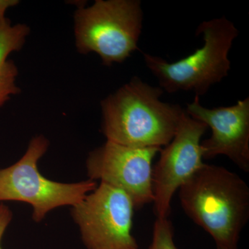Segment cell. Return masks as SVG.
Here are the masks:
<instances>
[{"mask_svg":"<svg viewBox=\"0 0 249 249\" xmlns=\"http://www.w3.org/2000/svg\"><path fill=\"white\" fill-rule=\"evenodd\" d=\"M163 90L134 76L101 102V131L109 142L132 147L168 145L185 110L160 101Z\"/></svg>","mask_w":249,"mask_h":249,"instance_id":"cell-1","label":"cell"},{"mask_svg":"<svg viewBox=\"0 0 249 249\" xmlns=\"http://www.w3.org/2000/svg\"><path fill=\"white\" fill-rule=\"evenodd\" d=\"M188 116L211 129L209 139L201 142L203 159L224 155L241 170L249 171V98L230 107L207 108L199 97L188 104Z\"/></svg>","mask_w":249,"mask_h":249,"instance_id":"cell-9","label":"cell"},{"mask_svg":"<svg viewBox=\"0 0 249 249\" xmlns=\"http://www.w3.org/2000/svg\"><path fill=\"white\" fill-rule=\"evenodd\" d=\"M49 146L42 135L33 137L24 155L14 164L0 169V203L15 201L30 204L34 222H40L51 211L75 206L97 187L91 179L62 183L46 178L37 163Z\"/></svg>","mask_w":249,"mask_h":249,"instance_id":"cell-5","label":"cell"},{"mask_svg":"<svg viewBox=\"0 0 249 249\" xmlns=\"http://www.w3.org/2000/svg\"><path fill=\"white\" fill-rule=\"evenodd\" d=\"M13 219V213L9 206L4 203H0V249H1V240L6 229Z\"/></svg>","mask_w":249,"mask_h":249,"instance_id":"cell-12","label":"cell"},{"mask_svg":"<svg viewBox=\"0 0 249 249\" xmlns=\"http://www.w3.org/2000/svg\"><path fill=\"white\" fill-rule=\"evenodd\" d=\"M160 147H132L107 141L88 155V178L119 188L132 199L134 207L153 203L152 160Z\"/></svg>","mask_w":249,"mask_h":249,"instance_id":"cell-7","label":"cell"},{"mask_svg":"<svg viewBox=\"0 0 249 249\" xmlns=\"http://www.w3.org/2000/svg\"><path fill=\"white\" fill-rule=\"evenodd\" d=\"M19 3L16 0H0V20L5 18L6 11L10 7L16 6Z\"/></svg>","mask_w":249,"mask_h":249,"instance_id":"cell-13","label":"cell"},{"mask_svg":"<svg viewBox=\"0 0 249 249\" xmlns=\"http://www.w3.org/2000/svg\"><path fill=\"white\" fill-rule=\"evenodd\" d=\"M207 128L185 111L173 139L160 150L152 170L157 217H168L174 194L204 165L201 139Z\"/></svg>","mask_w":249,"mask_h":249,"instance_id":"cell-8","label":"cell"},{"mask_svg":"<svg viewBox=\"0 0 249 249\" xmlns=\"http://www.w3.org/2000/svg\"><path fill=\"white\" fill-rule=\"evenodd\" d=\"M134 209L124 191L101 182L72 206L71 214L87 249H139L132 233Z\"/></svg>","mask_w":249,"mask_h":249,"instance_id":"cell-6","label":"cell"},{"mask_svg":"<svg viewBox=\"0 0 249 249\" xmlns=\"http://www.w3.org/2000/svg\"><path fill=\"white\" fill-rule=\"evenodd\" d=\"M30 31L27 24L12 25L6 18L0 20V107L20 92L16 84L17 65L9 58L11 53L22 49Z\"/></svg>","mask_w":249,"mask_h":249,"instance_id":"cell-10","label":"cell"},{"mask_svg":"<svg viewBox=\"0 0 249 249\" xmlns=\"http://www.w3.org/2000/svg\"><path fill=\"white\" fill-rule=\"evenodd\" d=\"M216 249H237V247H230V246L216 245Z\"/></svg>","mask_w":249,"mask_h":249,"instance_id":"cell-14","label":"cell"},{"mask_svg":"<svg viewBox=\"0 0 249 249\" xmlns=\"http://www.w3.org/2000/svg\"><path fill=\"white\" fill-rule=\"evenodd\" d=\"M178 197L185 213L216 245L237 247L249 219V188L237 173L204 163L178 188Z\"/></svg>","mask_w":249,"mask_h":249,"instance_id":"cell-2","label":"cell"},{"mask_svg":"<svg viewBox=\"0 0 249 249\" xmlns=\"http://www.w3.org/2000/svg\"><path fill=\"white\" fill-rule=\"evenodd\" d=\"M143 13L139 0H96L73 16L78 53L98 54L103 65L122 63L139 49Z\"/></svg>","mask_w":249,"mask_h":249,"instance_id":"cell-4","label":"cell"},{"mask_svg":"<svg viewBox=\"0 0 249 249\" xmlns=\"http://www.w3.org/2000/svg\"><path fill=\"white\" fill-rule=\"evenodd\" d=\"M202 35L204 45L194 53L175 62L143 53L144 61L158 80L163 91H193L199 97L229 75V53L238 29L225 16L204 21L196 35Z\"/></svg>","mask_w":249,"mask_h":249,"instance_id":"cell-3","label":"cell"},{"mask_svg":"<svg viewBox=\"0 0 249 249\" xmlns=\"http://www.w3.org/2000/svg\"><path fill=\"white\" fill-rule=\"evenodd\" d=\"M148 249H178L174 240L173 224L168 217H157Z\"/></svg>","mask_w":249,"mask_h":249,"instance_id":"cell-11","label":"cell"}]
</instances>
